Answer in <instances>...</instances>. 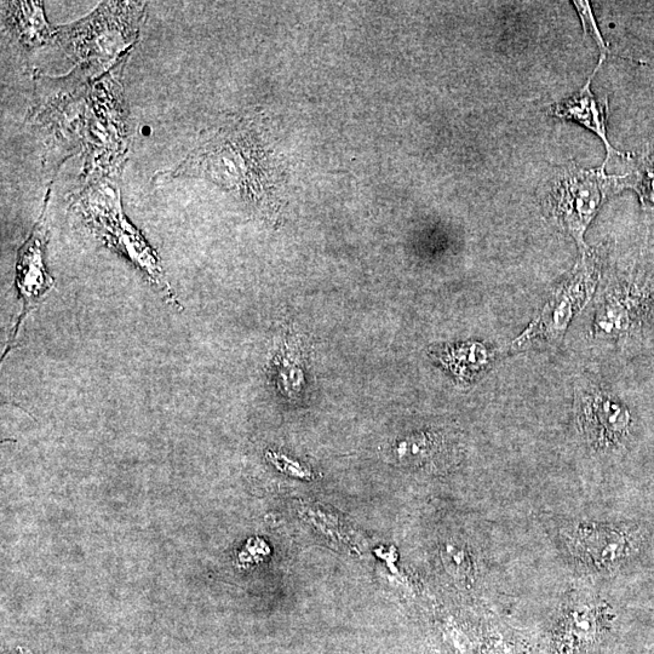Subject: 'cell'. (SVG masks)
I'll use <instances>...</instances> for the list:
<instances>
[{
  "label": "cell",
  "mask_w": 654,
  "mask_h": 654,
  "mask_svg": "<svg viewBox=\"0 0 654 654\" xmlns=\"http://www.w3.org/2000/svg\"><path fill=\"white\" fill-rule=\"evenodd\" d=\"M263 152L245 123L226 126L194 149L176 168L153 177L164 185L180 177H205L217 185L235 188L251 202L265 203Z\"/></svg>",
  "instance_id": "7a4b0ae2"
},
{
  "label": "cell",
  "mask_w": 654,
  "mask_h": 654,
  "mask_svg": "<svg viewBox=\"0 0 654 654\" xmlns=\"http://www.w3.org/2000/svg\"><path fill=\"white\" fill-rule=\"evenodd\" d=\"M443 559L447 570L453 577L467 578L472 573V560L466 549L458 547L457 544H446L443 552Z\"/></svg>",
  "instance_id": "2e32d148"
},
{
  "label": "cell",
  "mask_w": 654,
  "mask_h": 654,
  "mask_svg": "<svg viewBox=\"0 0 654 654\" xmlns=\"http://www.w3.org/2000/svg\"><path fill=\"white\" fill-rule=\"evenodd\" d=\"M2 5L3 24L26 49H37L56 39V30L45 19L43 3L3 2Z\"/></svg>",
  "instance_id": "8fae6325"
},
{
  "label": "cell",
  "mask_w": 654,
  "mask_h": 654,
  "mask_svg": "<svg viewBox=\"0 0 654 654\" xmlns=\"http://www.w3.org/2000/svg\"><path fill=\"white\" fill-rule=\"evenodd\" d=\"M50 188L45 197V202L36 226L33 231L17 252V261L15 268V288L21 301V312L17 317L14 331L11 332L8 342L7 351L3 354V359L13 351L22 323L33 309H36L43 302L44 297L53 290L55 281L47 271L45 266V246L48 242L47 231V210L50 199Z\"/></svg>",
  "instance_id": "52a82bcc"
},
{
  "label": "cell",
  "mask_w": 654,
  "mask_h": 654,
  "mask_svg": "<svg viewBox=\"0 0 654 654\" xmlns=\"http://www.w3.org/2000/svg\"><path fill=\"white\" fill-rule=\"evenodd\" d=\"M145 9V3H102L76 24L56 28V40L79 63L84 76L99 77L129 56L139 40Z\"/></svg>",
  "instance_id": "3957f363"
},
{
  "label": "cell",
  "mask_w": 654,
  "mask_h": 654,
  "mask_svg": "<svg viewBox=\"0 0 654 654\" xmlns=\"http://www.w3.org/2000/svg\"><path fill=\"white\" fill-rule=\"evenodd\" d=\"M606 55H601L598 67L595 68V71L587 80V83L583 86L582 89H579L577 93L569 99L556 103L553 108V114L555 117L564 120H572V122L579 123L592 131L596 136L604 142L607 151V158L605 163L602 164L601 168H606L608 162L613 156L624 157L630 159V153H621L616 151L615 148L611 146L610 141L607 140V114H608V101L605 97L604 101H599L593 94L592 91V80L596 76V73L600 70L602 63H604Z\"/></svg>",
  "instance_id": "9c48e42d"
},
{
  "label": "cell",
  "mask_w": 654,
  "mask_h": 654,
  "mask_svg": "<svg viewBox=\"0 0 654 654\" xmlns=\"http://www.w3.org/2000/svg\"><path fill=\"white\" fill-rule=\"evenodd\" d=\"M605 617L600 607L577 606L566 613L554 634L555 654H583L601 638Z\"/></svg>",
  "instance_id": "30bf717a"
},
{
  "label": "cell",
  "mask_w": 654,
  "mask_h": 654,
  "mask_svg": "<svg viewBox=\"0 0 654 654\" xmlns=\"http://www.w3.org/2000/svg\"><path fill=\"white\" fill-rule=\"evenodd\" d=\"M119 177H93L88 185L71 195V210L103 245L128 260L165 302L182 311L157 252L124 215Z\"/></svg>",
  "instance_id": "6da1fadb"
},
{
  "label": "cell",
  "mask_w": 654,
  "mask_h": 654,
  "mask_svg": "<svg viewBox=\"0 0 654 654\" xmlns=\"http://www.w3.org/2000/svg\"><path fill=\"white\" fill-rule=\"evenodd\" d=\"M451 370L463 378L480 374L489 366L491 354L483 344L473 343L461 348L451 349L444 358Z\"/></svg>",
  "instance_id": "4fadbf2b"
},
{
  "label": "cell",
  "mask_w": 654,
  "mask_h": 654,
  "mask_svg": "<svg viewBox=\"0 0 654 654\" xmlns=\"http://www.w3.org/2000/svg\"><path fill=\"white\" fill-rule=\"evenodd\" d=\"M124 57L113 72L91 86L86 95L82 146L84 175L120 176L128 152V113L125 109L122 76Z\"/></svg>",
  "instance_id": "277c9868"
},
{
  "label": "cell",
  "mask_w": 654,
  "mask_h": 654,
  "mask_svg": "<svg viewBox=\"0 0 654 654\" xmlns=\"http://www.w3.org/2000/svg\"><path fill=\"white\" fill-rule=\"evenodd\" d=\"M576 9L578 10L579 16H581L582 24L585 34H590L593 37L596 44L602 51V55H607V45L605 40L602 39L601 33L599 31L598 25H596L592 8L589 7L588 2H575Z\"/></svg>",
  "instance_id": "ac0fdd59"
},
{
  "label": "cell",
  "mask_w": 654,
  "mask_h": 654,
  "mask_svg": "<svg viewBox=\"0 0 654 654\" xmlns=\"http://www.w3.org/2000/svg\"><path fill=\"white\" fill-rule=\"evenodd\" d=\"M629 186L639 193L642 204L654 206V162L644 165L634 182L625 187Z\"/></svg>",
  "instance_id": "e0dca14e"
},
{
  "label": "cell",
  "mask_w": 654,
  "mask_h": 654,
  "mask_svg": "<svg viewBox=\"0 0 654 654\" xmlns=\"http://www.w3.org/2000/svg\"><path fill=\"white\" fill-rule=\"evenodd\" d=\"M599 275L598 260L590 255V251L585 252L570 277L553 292L541 313L510 347L521 351L535 344L561 342L572 319L582 312L592 298Z\"/></svg>",
  "instance_id": "8992f818"
},
{
  "label": "cell",
  "mask_w": 654,
  "mask_h": 654,
  "mask_svg": "<svg viewBox=\"0 0 654 654\" xmlns=\"http://www.w3.org/2000/svg\"><path fill=\"white\" fill-rule=\"evenodd\" d=\"M624 176H607L605 169L584 170L570 165L559 177L550 195V212L558 225L576 240L582 254L588 252L584 234L602 203L618 188Z\"/></svg>",
  "instance_id": "5b68a950"
},
{
  "label": "cell",
  "mask_w": 654,
  "mask_h": 654,
  "mask_svg": "<svg viewBox=\"0 0 654 654\" xmlns=\"http://www.w3.org/2000/svg\"><path fill=\"white\" fill-rule=\"evenodd\" d=\"M587 547H594L592 554L594 559L600 560L602 564H612L621 560L627 548V541L623 535L616 532H596L585 538Z\"/></svg>",
  "instance_id": "5bb4252c"
},
{
  "label": "cell",
  "mask_w": 654,
  "mask_h": 654,
  "mask_svg": "<svg viewBox=\"0 0 654 654\" xmlns=\"http://www.w3.org/2000/svg\"><path fill=\"white\" fill-rule=\"evenodd\" d=\"M633 304L619 292H608L599 303L595 318V334L598 337H619L633 326Z\"/></svg>",
  "instance_id": "7c38bea8"
},
{
  "label": "cell",
  "mask_w": 654,
  "mask_h": 654,
  "mask_svg": "<svg viewBox=\"0 0 654 654\" xmlns=\"http://www.w3.org/2000/svg\"><path fill=\"white\" fill-rule=\"evenodd\" d=\"M441 441L438 436L418 435L399 446L400 456L412 463H424L440 451Z\"/></svg>",
  "instance_id": "9a60e30c"
},
{
  "label": "cell",
  "mask_w": 654,
  "mask_h": 654,
  "mask_svg": "<svg viewBox=\"0 0 654 654\" xmlns=\"http://www.w3.org/2000/svg\"><path fill=\"white\" fill-rule=\"evenodd\" d=\"M579 428L596 449H608L621 441L630 426V413L623 404L599 389L576 394Z\"/></svg>",
  "instance_id": "ba28073f"
}]
</instances>
